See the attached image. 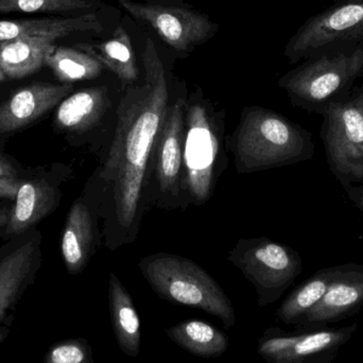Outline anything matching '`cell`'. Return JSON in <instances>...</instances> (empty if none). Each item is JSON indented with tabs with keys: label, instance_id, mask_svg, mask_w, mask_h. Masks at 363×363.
<instances>
[{
	"label": "cell",
	"instance_id": "6da1fadb",
	"mask_svg": "<svg viewBox=\"0 0 363 363\" xmlns=\"http://www.w3.org/2000/svg\"><path fill=\"white\" fill-rule=\"evenodd\" d=\"M144 81L125 87L117 108L112 146L99 174L106 245L134 242L146 206L155 145L169 106L168 69L157 43L145 38Z\"/></svg>",
	"mask_w": 363,
	"mask_h": 363
},
{
	"label": "cell",
	"instance_id": "7a4b0ae2",
	"mask_svg": "<svg viewBox=\"0 0 363 363\" xmlns=\"http://www.w3.org/2000/svg\"><path fill=\"white\" fill-rule=\"evenodd\" d=\"M363 74V40L330 43L279 78L277 85L296 108L323 115L333 104L347 101Z\"/></svg>",
	"mask_w": 363,
	"mask_h": 363
},
{
	"label": "cell",
	"instance_id": "3957f363",
	"mask_svg": "<svg viewBox=\"0 0 363 363\" xmlns=\"http://www.w3.org/2000/svg\"><path fill=\"white\" fill-rule=\"evenodd\" d=\"M238 174H253L311 161L315 144L311 131L262 106L243 110L230 138Z\"/></svg>",
	"mask_w": 363,
	"mask_h": 363
},
{
	"label": "cell",
	"instance_id": "277c9868",
	"mask_svg": "<svg viewBox=\"0 0 363 363\" xmlns=\"http://www.w3.org/2000/svg\"><path fill=\"white\" fill-rule=\"evenodd\" d=\"M138 268L162 300L205 311L221 320L225 330L236 324V311L225 292L192 260L174 254H152L143 258Z\"/></svg>",
	"mask_w": 363,
	"mask_h": 363
},
{
	"label": "cell",
	"instance_id": "5b68a950",
	"mask_svg": "<svg viewBox=\"0 0 363 363\" xmlns=\"http://www.w3.org/2000/svg\"><path fill=\"white\" fill-rule=\"evenodd\" d=\"M213 106L196 89L186 101L182 191L196 206L208 201L221 150V128Z\"/></svg>",
	"mask_w": 363,
	"mask_h": 363
},
{
	"label": "cell",
	"instance_id": "8992f818",
	"mask_svg": "<svg viewBox=\"0 0 363 363\" xmlns=\"http://www.w3.org/2000/svg\"><path fill=\"white\" fill-rule=\"evenodd\" d=\"M228 259L254 286L260 308L277 302L303 271L296 250L266 237L240 239Z\"/></svg>",
	"mask_w": 363,
	"mask_h": 363
},
{
	"label": "cell",
	"instance_id": "52a82bcc",
	"mask_svg": "<svg viewBox=\"0 0 363 363\" xmlns=\"http://www.w3.org/2000/svg\"><path fill=\"white\" fill-rule=\"evenodd\" d=\"M121 9L138 23L150 28L179 59L215 38L219 25L192 6H163L134 0H116Z\"/></svg>",
	"mask_w": 363,
	"mask_h": 363
},
{
	"label": "cell",
	"instance_id": "ba28073f",
	"mask_svg": "<svg viewBox=\"0 0 363 363\" xmlns=\"http://www.w3.org/2000/svg\"><path fill=\"white\" fill-rule=\"evenodd\" d=\"M357 328L353 323L287 332L273 326L258 339L257 352L267 363H334Z\"/></svg>",
	"mask_w": 363,
	"mask_h": 363
},
{
	"label": "cell",
	"instance_id": "9c48e42d",
	"mask_svg": "<svg viewBox=\"0 0 363 363\" xmlns=\"http://www.w3.org/2000/svg\"><path fill=\"white\" fill-rule=\"evenodd\" d=\"M321 138L330 172L345 189L363 182V116L351 99L323 115Z\"/></svg>",
	"mask_w": 363,
	"mask_h": 363
},
{
	"label": "cell",
	"instance_id": "30bf717a",
	"mask_svg": "<svg viewBox=\"0 0 363 363\" xmlns=\"http://www.w3.org/2000/svg\"><path fill=\"white\" fill-rule=\"evenodd\" d=\"M354 40H363V2L334 4L300 26L286 44L284 55L296 64L324 45Z\"/></svg>",
	"mask_w": 363,
	"mask_h": 363
},
{
	"label": "cell",
	"instance_id": "8fae6325",
	"mask_svg": "<svg viewBox=\"0 0 363 363\" xmlns=\"http://www.w3.org/2000/svg\"><path fill=\"white\" fill-rule=\"evenodd\" d=\"M42 266V237L30 230L0 249V325L10 328L15 309Z\"/></svg>",
	"mask_w": 363,
	"mask_h": 363
},
{
	"label": "cell",
	"instance_id": "7c38bea8",
	"mask_svg": "<svg viewBox=\"0 0 363 363\" xmlns=\"http://www.w3.org/2000/svg\"><path fill=\"white\" fill-rule=\"evenodd\" d=\"M185 97L169 104L155 145L152 176L157 188L159 204L177 208L182 204L184 142H185Z\"/></svg>",
	"mask_w": 363,
	"mask_h": 363
},
{
	"label": "cell",
	"instance_id": "4fadbf2b",
	"mask_svg": "<svg viewBox=\"0 0 363 363\" xmlns=\"http://www.w3.org/2000/svg\"><path fill=\"white\" fill-rule=\"evenodd\" d=\"M363 308V264H339L323 298L296 323V330H319L355 317Z\"/></svg>",
	"mask_w": 363,
	"mask_h": 363
},
{
	"label": "cell",
	"instance_id": "5bb4252c",
	"mask_svg": "<svg viewBox=\"0 0 363 363\" xmlns=\"http://www.w3.org/2000/svg\"><path fill=\"white\" fill-rule=\"evenodd\" d=\"M74 91L72 84L32 83L0 104V134L18 131L59 106Z\"/></svg>",
	"mask_w": 363,
	"mask_h": 363
},
{
	"label": "cell",
	"instance_id": "9a60e30c",
	"mask_svg": "<svg viewBox=\"0 0 363 363\" xmlns=\"http://www.w3.org/2000/svg\"><path fill=\"white\" fill-rule=\"evenodd\" d=\"M100 13L82 16L53 17V18L14 19L0 21V43L21 36H34L59 40L77 33L101 34L108 26Z\"/></svg>",
	"mask_w": 363,
	"mask_h": 363
},
{
	"label": "cell",
	"instance_id": "2e32d148",
	"mask_svg": "<svg viewBox=\"0 0 363 363\" xmlns=\"http://www.w3.org/2000/svg\"><path fill=\"white\" fill-rule=\"evenodd\" d=\"M14 201L4 232L8 238L32 230L40 220L52 213L59 204L60 191L45 179L23 181Z\"/></svg>",
	"mask_w": 363,
	"mask_h": 363
},
{
	"label": "cell",
	"instance_id": "e0dca14e",
	"mask_svg": "<svg viewBox=\"0 0 363 363\" xmlns=\"http://www.w3.org/2000/svg\"><path fill=\"white\" fill-rule=\"evenodd\" d=\"M74 46L96 57L106 70L118 78L123 89L138 84L140 81V72L133 40L123 23H118L104 40L78 43Z\"/></svg>",
	"mask_w": 363,
	"mask_h": 363
},
{
	"label": "cell",
	"instance_id": "ac0fdd59",
	"mask_svg": "<svg viewBox=\"0 0 363 363\" xmlns=\"http://www.w3.org/2000/svg\"><path fill=\"white\" fill-rule=\"evenodd\" d=\"M106 86H94L66 97L57 106L55 125L61 131L83 133L95 128L110 108Z\"/></svg>",
	"mask_w": 363,
	"mask_h": 363
},
{
	"label": "cell",
	"instance_id": "d6986e66",
	"mask_svg": "<svg viewBox=\"0 0 363 363\" xmlns=\"http://www.w3.org/2000/svg\"><path fill=\"white\" fill-rule=\"evenodd\" d=\"M95 245V223L91 209L82 201H77L68 213L61 242L62 256L70 274H79L86 268Z\"/></svg>",
	"mask_w": 363,
	"mask_h": 363
},
{
	"label": "cell",
	"instance_id": "ffe728a7",
	"mask_svg": "<svg viewBox=\"0 0 363 363\" xmlns=\"http://www.w3.org/2000/svg\"><path fill=\"white\" fill-rule=\"evenodd\" d=\"M111 322L121 351L128 357L138 358L142 345L140 319L131 294L114 273L108 283Z\"/></svg>",
	"mask_w": 363,
	"mask_h": 363
},
{
	"label": "cell",
	"instance_id": "44dd1931",
	"mask_svg": "<svg viewBox=\"0 0 363 363\" xmlns=\"http://www.w3.org/2000/svg\"><path fill=\"white\" fill-rule=\"evenodd\" d=\"M55 40L46 38L21 36L0 43V69L8 79H21L33 74L46 65Z\"/></svg>",
	"mask_w": 363,
	"mask_h": 363
},
{
	"label": "cell",
	"instance_id": "7402d4cb",
	"mask_svg": "<svg viewBox=\"0 0 363 363\" xmlns=\"http://www.w3.org/2000/svg\"><path fill=\"white\" fill-rule=\"evenodd\" d=\"M168 338L196 357L218 358L228 349V335L202 320L179 322L166 330Z\"/></svg>",
	"mask_w": 363,
	"mask_h": 363
},
{
	"label": "cell",
	"instance_id": "603a6c76",
	"mask_svg": "<svg viewBox=\"0 0 363 363\" xmlns=\"http://www.w3.org/2000/svg\"><path fill=\"white\" fill-rule=\"evenodd\" d=\"M339 266L320 269L298 285L277 308L275 315L286 325H296L328 291L338 272Z\"/></svg>",
	"mask_w": 363,
	"mask_h": 363
},
{
	"label": "cell",
	"instance_id": "cb8c5ba5",
	"mask_svg": "<svg viewBox=\"0 0 363 363\" xmlns=\"http://www.w3.org/2000/svg\"><path fill=\"white\" fill-rule=\"evenodd\" d=\"M46 66L62 84L94 80L106 70L96 57L76 46H55L47 57Z\"/></svg>",
	"mask_w": 363,
	"mask_h": 363
},
{
	"label": "cell",
	"instance_id": "d4e9b609",
	"mask_svg": "<svg viewBox=\"0 0 363 363\" xmlns=\"http://www.w3.org/2000/svg\"><path fill=\"white\" fill-rule=\"evenodd\" d=\"M108 8L101 0H0V14L46 13L70 17L104 12Z\"/></svg>",
	"mask_w": 363,
	"mask_h": 363
},
{
	"label": "cell",
	"instance_id": "484cf974",
	"mask_svg": "<svg viewBox=\"0 0 363 363\" xmlns=\"http://www.w3.org/2000/svg\"><path fill=\"white\" fill-rule=\"evenodd\" d=\"M44 363H95L93 350L84 338L64 339L49 347Z\"/></svg>",
	"mask_w": 363,
	"mask_h": 363
},
{
	"label": "cell",
	"instance_id": "4316f807",
	"mask_svg": "<svg viewBox=\"0 0 363 363\" xmlns=\"http://www.w3.org/2000/svg\"><path fill=\"white\" fill-rule=\"evenodd\" d=\"M21 182L10 160L0 151V198L14 200Z\"/></svg>",
	"mask_w": 363,
	"mask_h": 363
},
{
	"label": "cell",
	"instance_id": "83f0119b",
	"mask_svg": "<svg viewBox=\"0 0 363 363\" xmlns=\"http://www.w3.org/2000/svg\"><path fill=\"white\" fill-rule=\"evenodd\" d=\"M347 198L363 213V182L345 189Z\"/></svg>",
	"mask_w": 363,
	"mask_h": 363
},
{
	"label": "cell",
	"instance_id": "f1b7e54d",
	"mask_svg": "<svg viewBox=\"0 0 363 363\" xmlns=\"http://www.w3.org/2000/svg\"><path fill=\"white\" fill-rule=\"evenodd\" d=\"M350 99H351L352 101H353V104L357 106L358 110L362 112L363 116V82L360 86L357 87V89H353Z\"/></svg>",
	"mask_w": 363,
	"mask_h": 363
},
{
	"label": "cell",
	"instance_id": "f546056e",
	"mask_svg": "<svg viewBox=\"0 0 363 363\" xmlns=\"http://www.w3.org/2000/svg\"><path fill=\"white\" fill-rule=\"evenodd\" d=\"M147 4H163V6H190L184 0H134Z\"/></svg>",
	"mask_w": 363,
	"mask_h": 363
},
{
	"label": "cell",
	"instance_id": "4dcf8cb0",
	"mask_svg": "<svg viewBox=\"0 0 363 363\" xmlns=\"http://www.w3.org/2000/svg\"><path fill=\"white\" fill-rule=\"evenodd\" d=\"M10 208L6 205L0 204V233H4L6 230V224L9 222V217H10Z\"/></svg>",
	"mask_w": 363,
	"mask_h": 363
},
{
	"label": "cell",
	"instance_id": "1f68e13d",
	"mask_svg": "<svg viewBox=\"0 0 363 363\" xmlns=\"http://www.w3.org/2000/svg\"><path fill=\"white\" fill-rule=\"evenodd\" d=\"M9 334H10V328L6 325H0V347H1L4 340L8 338Z\"/></svg>",
	"mask_w": 363,
	"mask_h": 363
},
{
	"label": "cell",
	"instance_id": "d6a6232c",
	"mask_svg": "<svg viewBox=\"0 0 363 363\" xmlns=\"http://www.w3.org/2000/svg\"><path fill=\"white\" fill-rule=\"evenodd\" d=\"M357 2H363V0H336V1H335V4H357Z\"/></svg>",
	"mask_w": 363,
	"mask_h": 363
},
{
	"label": "cell",
	"instance_id": "836d02e7",
	"mask_svg": "<svg viewBox=\"0 0 363 363\" xmlns=\"http://www.w3.org/2000/svg\"><path fill=\"white\" fill-rule=\"evenodd\" d=\"M6 79H8V77H6V74H4V72L0 69V82H4V81L6 80Z\"/></svg>",
	"mask_w": 363,
	"mask_h": 363
}]
</instances>
